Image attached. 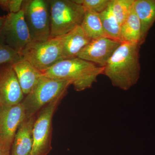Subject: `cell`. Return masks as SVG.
Segmentation results:
<instances>
[{"mask_svg":"<svg viewBox=\"0 0 155 155\" xmlns=\"http://www.w3.org/2000/svg\"><path fill=\"white\" fill-rule=\"evenodd\" d=\"M140 46L122 42L104 67V73L113 86L128 90L137 83L140 77Z\"/></svg>","mask_w":155,"mask_h":155,"instance_id":"1","label":"cell"},{"mask_svg":"<svg viewBox=\"0 0 155 155\" xmlns=\"http://www.w3.org/2000/svg\"><path fill=\"white\" fill-rule=\"evenodd\" d=\"M104 68L80 58L59 61L43 73L46 77L69 81L77 91L90 88L97 81V77L104 73Z\"/></svg>","mask_w":155,"mask_h":155,"instance_id":"2","label":"cell"},{"mask_svg":"<svg viewBox=\"0 0 155 155\" xmlns=\"http://www.w3.org/2000/svg\"><path fill=\"white\" fill-rule=\"evenodd\" d=\"M50 38L62 36L80 26L85 10L81 5L70 0H49Z\"/></svg>","mask_w":155,"mask_h":155,"instance_id":"3","label":"cell"},{"mask_svg":"<svg viewBox=\"0 0 155 155\" xmlns=\"http://www.w3.org/2000/svg\"><path fill=\"white\" fill-rule=\"evenodd\" d=\"M71 85L67 81L53 79L43 75L21 103L25 110L26 119L35 116L54 100L65 96L67 89Z\"/></svg>","mask_w":155,"mask_h":155,"instance_id":"4","label":"cell"},{"mask_svg":"<svg viewBox=\"0 0 155 155\" xmlns=\"http://www.w3.org/2000/svg\"><path fill=\"white\" fill-rule=\"evenodd\" d=\"M22 10L32 41H45L50 38L51 19L48 1H23Z\"/></svg>","mask_w":155,"mask_h":155,"instance_id":"5","label":"cell"},{"mask_svg":"<svg viewBox=\"0 0 155 155\" xmlns=\"http://www.w3.org/2000/svg\"><path fill=\"white\" fill-rule=\"evenodd\" d=\"M21 56L42 73L64 60L59 37L50 38L45 41L30 42Z\"/></svg>","mask_w":155,"mask_h":155,"instance_id":"6","label":"cell"},{"mask_svg":"<svg viewBox=\"0 0 155 155\" xmlns=\"http://www.w3.org/2000/svg\"><path fill=\"white\" fill-rule=\"evenodd\" d=\"M63 97L54 100L38 112L34 124L33 146L30 155H47L51 150L53 116Z\"/></svg>","mask_w":155,"mask_h":155,"instance_id":"7","label":"cell"},{"mask_svg":"<svg viewBox=\"0 0 155 155\" xmlns=\"http://www.w3.org/2000/svg\"><path fill=\"white\" fill-rule=\"evenodd\" d=\"M0 38L20 55L24 48L31 41L22 9L18 13L6 15L0 29Z\"/></svg>","mask_w":155,"mask_h":155,"instance_id":"8","label":"cell"},{"mask_svg":"<svg viewBox=\"0 0 155 155\" xmlns=\"http://www.w3.org/2000/svg\"><path fill=\"white\" fill-rule=\"evenodd\" d=\"M25 119L22 103L14 106H0V143L11 150L17 129Z\"/></svg>","mask_w":155,"mask_h":155,"instance_id":"9","label":"cell"},{"mask_svg":"<svg viewBox=\"0 0 155 155\" xmlns=\"http://www.w3.org/2000/svg\"><path fill=\"white\" fill-rule=\"evenodd\" d=\"M121 43L122 42L107 37L91 40L77 57L104 67Z\"/></svg>","mask_w":155,"mask_h":155,"instance_id":"10","label":"cell"},{"mask_svg":"<svg viewBox=\"0 0 155 155\" xmlns=\"http://www.w3.org/2000/svg\"><path fill=\"white\" fill-rule=\"evenodd\" d=\"M24 93L12 65L0 67V106L16 105L22 103Z\"/></svg>","mask_w":155,"mask_h":155,"instance_id":"11","label":"cell"},{"mask_svg":"<svg viewBox=\"0 0 155 155\" xmlns=\"http://www.w3.org/2000/svg\"><path fill=\"white\" fill-rule=\"evenodd\" d=\"M59 37L64 60L77 58L81 50L91 40L86 36L81 25Z\"/></svg>","mask_w":155,"mask_h":155,"instance_id":"12","label":"cell"},{"mask_svg":"<svg viewBox=\"0 0 155 155\" xmlns=\"http://www.w3.org/2000/svg\"><path fill=\"white\" fill-rule=\"evenodd\" d=\"M36 117L25 119L19 125L12 144L11 155H30L33 146L32 130Z\"/></svg>","mask_w":155,"mask_h":155,"instance_id":"13","label":"cell"},{"mask_svg":"<svg viewBox=\"0 0 155 155\" xmlns=\"http://www.w3.org/2000/svg\"><path fill=\"white\" fill-rule=\"evenodd\" d=\"M12 66L24 95L31 92L43 76L41 72L23 59Z\"/></svg>","mask_w":155,"mask_h":155,"instance_id":"14","label":"cell"},{"mask_svg":"<svg viewBox=\"0 0 155 155\" xmlns=\"http://www.w3.org/2000/svg\"><path fill=\"white\" fill-rule=\"evenodd\" d=\"M133 9L140 20L142 44L155 21V0H134Z\"/></svg>","mask_w":155,"mask_h":155,"instance_id":"15","label":"cell"},{"mask_svg":"<svg viewBox=\"0 0 155 155\" xmlns=\"http://www.w3.org/2000/svg\"><path fill=\"white\" fill-rule=\"evenodd\" d=\"M120 39L122 42L142 45L141 24L133 8L121 25Z\"/></svg>","mask_w":155,"mask_h":155,"instance_id":"16","label":"cell"},{"mask_svg":"<svg viewBox=\"0 0 155 155\" xmlns=\"http://www.w3.org/2000/svg\"><path fill=\"white\" fill-rule=\"evenodd\" d=\"M81 27L86 36L90 39L107 37L103 28L100 14L85 11Z\"/></svg>","mask_w":155,"mask_h":155,"instance_id":"17","label":"cell"},{"mask_svg":"<svg viewBox=\"0 0 155 155\" xmlns=\"http://www.w3.org/2000/svg\"><path fill=\"white\" fill-rule=\"evenodd\" d=\"M100 17L107 36L121 41L120 39L121 25L113 13L111 2L108 8L100 14Z\"/></svg>","mask_w":155,"mask_h":155,"instance_id":"18","label":"cell"},{"mask_svg":"<svg viewBox=\"0 0 155 155\" xmlns=\"http://www.w3.org/2000/svg\"><path fill=\"white\" fill-rule=\"evenodd\" d=\"M134 2V0H111L112 11L120 25L132 11Z\"/></svg>","mask_w":155,"mask_h":155,"instance_id":"19","label":"cell"},{"mask_svg":"<svg viewBox=\"0 0 155 155\" xmlns=\"http://www.w3.org/2000/svg\"><path fill=\"white\" fill-rule=\"evenodd\" d=\"M22 59L21 55L6 44L0 38V67L5 64H12Z\"/></svg>","mask_w":155,"mask_h":155,"instance_id":"20","label":"cell"},{"mask_svg":"<svg viewBox=\"0 0 155 155\" xmlns=\"http://www.w3.org/2000/svg\"><path fill=\"white\" fill-rule=\"evenodd\" d=\"M74 1L83 6L85 11L100 14L108 8L111 0H74Z\"/></svg>","mask_w":155,"mask_h":155,"instance_id":"21","label":"cell"},{"mask_svg":"<svg viewBox=\"0 0 155 155\" xmlns=\"http://www.w3.org/2000/svg\"><path fill=\"white\" fill-rule=\"evenodd\" d=\"M22 0H0V8L8 14L17 13L21 11Z\"/></svg>","mask_w":155,"mask_h":155,"instance_id":"22","label":"cell"},{"mask_svg":"<svg viewBox=\"0 0 155 155\" xmlns=\"http://www.w3.org/2000/svg\"><path fill=\"white\" fill-rule=\"evenodd\" d=\"M11 149L0 143V155H11Z\"/></svg>","mask_w":155,"mask_h":155,"instance_id":"23","label":"cell"},{"mask_svg":"<svg viewBox=\"0 0 155 155\" xmlns=\"http://www.w3.org/2000/svg\"><path fill=\"white\" fill-rule=\"evenodd\" d=\"M5 18L6 16H2V17L0 16V29L2 28L3 24H4V22H5Z\"/></svg>","mask_w":155,"mask_h":155,"instance_id":"24","label":"cell"}]
</instances>
